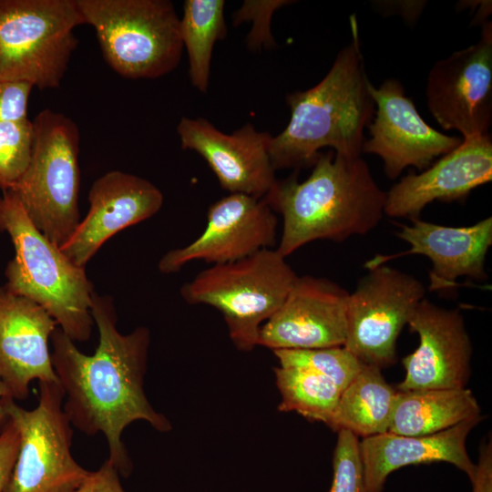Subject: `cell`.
<instances>
[{
	"label": "cell",
	"instance_id": "cell-1",
	"mask_svg": "<svg viewBox=\"0 0 492 492\" xmlns=\"http://www.w3.org/2000/svg\"><path fill=\"white\" fill-rule=\"evenodd\" d=\"M90 310L99 333L95 353L83 354L57 326L50 338L53 368L71 425L87 436L101 433L108 446V459L126 477L132 462L122 441L125 428L144 420L155 430L168 432L171 424L153 408L144 390L149 329L139 326L120 333L110 296L94 292Z\"/></svg>",
	"mask_w": 492,
	"mask_h": 492
},
{
	"label": "cell",
	"instance_id": "cell-2",
	"mask_svg": "<svg viewBox=\"0 0 492 492\" xmlns=\"http://www.w3.org/2000/svg\"><path fill=\"white\" fill-rule=\"evenodd\" d=\"M385 195L361 156L320 153L305 180H277L263 197L282 217L275 249L286 258L314 241L364 235L379 224Z\"/></svg>",
	"mask_w": 492,
	"mask_h": 492
},
{
	"label": "cell",
	"instance_id": "cell-3",
	"mask_svg": "<svg viewBox=\"0 0 492 492\" xmlns=\"http://www.w3.org/2000/svg\"><path fill=\"white\" fill-rule=\"evenodd\" d=\"M350 23L351 42L337 54L325 77L307 90L287 95L290 120L269 145L275 170L313 165L320 149L327 147L341 155L361 156L364 130L373 120L375 105L354 15Z\"/></svg>",
	"mask_w": 492,
	"mask_h": 492
},
{
	"label": "cell",
	"instance_id": "cell-4",
	"mask_svg": "<svg viewBox=\"0 0 492 492\" xmlns=\"http://www.w3.org/2000/svg\"><path fill=\"white\" fill-rule=\"evenodd\" d=\"M1 192L0 231L10 236L15 248L5 285L45 308L74 342H87L95 324L90 310L95 290L85 269L33 224L13 191Z\"/></svg>",
	"mask_w": 492,
	"mask_h": 492
},
{
	"label": "cell",
	"instance_id": "cell-5",
	"mask_svg": "<svg viewBox=\"0 0 492 492\" xmlns=\"http://www.w3.org/2000/svg\"><path fill=\"white\" fill-rule=\"evenodd\" d=\"M276 249L211 265L180 288L189 304L217 309L241 351L258 345L261 325L280 308L298 275Z\"/></svg>",
	"mask_w": 492,
	"mask_h": 492
},
{
	"label": "cell",
	"instance_id": "cell-6",
	"mask_svg": "<svg viewBox=\"0 0 492 492\" xmlns=\"http://www.w3.org/2000/svg\"><path fill=\"white\" fill-rule=\"evenodd\" d=\"M85 24L94 27L104 56L118 75L158 78L180 62L183 44L175 6L169 0H77Z\"/></svg>",
	"mask_w": 492,
	"mask_h": 492
},
{
	"label": "cell",
	"instance_id": "cell-7",
	"mask_svg": "<svg viewBox=\"0 0 492 492\" xmlns=\"http://www.w3.org/2000/svg\"><path fill=\"white\" fill-rule=\"evenodd\" d=\"M29 165L13 190L33 224L55 245L63 246L80 222L79 131L66 115L49 108L32 121Z\"/></svg>",
	"mask_w": 492,
	"mask_h": 492
},
{
	"label": "cell",
	"instance_id": "cell-8",
	"mask_svg": "<svg viewBox=\"0 0 492 492\" xmlns=\"http://www.w3.org/2000/svg\"><path fill=\"white\" fill-rule=\"evenodd\" d=\"M83 24L77 0H0V82L57 87Z\"/></svg>",
	"mask_w": 492,
	"mask_h": 492
},
{
	"label": "cell",
	"instance_id": "cell-9",
	"mask_svg": "<svg viewBox=\"0 0 492 492\" xmlns=\"http://www.w3.org/2000/svg\"><path fill=\"white\" fill-rule=\"evenodd\" d=\"M38 383L34 409H24L13 398L5 403L19 432L20 446L4 492H74L90 471L72 455V425L63 408L65 394L59 383Z\"/></svg>",
	"mask_w": 492,
	"mask_h": 492
},
{
	"label": "cell",
	"instance_id": "cell-10",
	"mask_svg": "<svg viewBox=\"0 0 492 492\" xmlns=\"http://www.w3.org/2000/svg\"><path fill=\"white\" fill-rule=\"evenodd\" d=\"M349 293L343 346L364 364L386 367L396 362V341L425 288L411 274L382 264L370 269Z\"/></svg>",
	"mask_w": 492,
	"mask_h": 492
},
{
	"label": "cell",
	"instance_id": "cell-11",
	"mask_svg": "<svg viewBox=\"0 0 492 492\" xmlns=\"http://www.w3.org/2000/svg\"><path fill=\"white\" fill-rule=\"evenodd\" d=\"M481 26L476 44L436 62L427 77L428 110L463 138L488 134L492 123V23Z\"/></svg>",
	"mask_w": 492,
	"mask_h": 492
},
{
	"label": "cell",
	"instance_id": "cell-12",
	"mask_svg": "<svg viewBox=\"0 0 492 492\" xmlns=\"http://www.w3.org/2000/svg\"><path fill=\"white\" fill-rule=\"evenodd\" d=\"M277 227L278 218L263 198L230 193L209 207L201 234L166 252L158 268L169 274L191 261L223 264L264 249H275Z\"/></svg>",
	"mask_w": 492,
	"mask_h": 492
},
{
	"label": "cell",
	"instance_id": "cell-13",
	"mask_svg": "<svg viewBox=\"0 0 492 492\" xmlns=\"http://www.w3.org/2000/svg\"><path fill=\"white\" fill-rule=\"evenodd\" d=\"M369 88L375 112L362 152L380 157L389 179H396L410 166L420 171L427 169L463 141L462 137L446 135L429 126L398 80L386 79L379 87L371 83Z\"/></svg>",
	"mask_w": 492,
	"mask_h": 492
},
{
	"label": "cell",
	"instance_id": "cell-14",
	"mask_svg": "<svg viewBox=\"0 0 492 492\" xmlns=\"http://www.w3.org/2000/svg\"><path fill=\"white\" fill-rule=\"evenodd\" d=\"M349 292L325 278L298 276L261 327L258 345L272 351L343 346Z\"/></svg>",
	"mask_w": 492,
	"mask_h": 492
},
{
	"label": "cell",
	"instance_id": "cell-15",
	"mask_svg": "<svg viewBox=\"0 0 492 492\" xmlns=\"http://www.w3.org/2000/svg\"><path fill=\"white\" fill-rule=\"evenodd\" d=\"M182 149L197 152L230 193L263 198L276 183L269 145L272 135L247 123L231 134L203 118H182L177 127Z\"/></svg>",
	"mask_w": 492,
	"mask_h": 492
},
{
	"label": "cell",
	"instance_id": "cell-16",
	"mask_svg": "<svg viewBox=\"0 0 492 492\" xmlns=\"http://www.w3.org/2000/svg\"><path fill=\"white\" fill-rule=\"evenodd\" d=\"M408 326L419 345L402 359L405 376L397 391L466 387L472 344L461 313L424 298Z\"/></svg>",
	"mask_w": 492,
	"mask_h": 492
},
{
	"label": "cell",
	"instance_id": "cell-17",
	"mask_svg": "<svg viewBox=\"0 0 492 492\" xmlns=\"http://www.w3.org/2000/svg\"><path fill=\"white\" fill-rule=\"evenodd\" d=\"M492 179V138H463L461 144L419 173L411 172L385 195L384 214L395 218H419L434 201L463 200L476 188Z\"/></svg>",
	"mask_w": 492,
	"mask_h": 492
},
{
	"label": "cell",
	"instance_id": "cell-18",
	"mask_svg": "<svg viewBox=\"0 0 492 492\" xmlns=\"http://www.w3.org/2000/svg\"><path fill=\"white\" fill-rule=\"evenodd\" d=\"M88 201L86 218L60 247L81 268L114 234L155 215L164 198L160 190L148 179L112 170L93 182Z\"/></svg>",
	"mask_w": 492,
	"mask_h": 492
},
{
	"label": "cell",
	"instance_id": "cell-19",
	"mask_svg": "<svg viewBox=\"0 0 492 492\" xmlns=\"http://www.w3.org/2000/svg\"><path fill=\"white\" fill-rule=\"evenodd\" d=\"M57 326L41 305L0 286V375L14 400L26 399L34 380L58 382L48 345Z\"/></svg>",
	"mask_w": 492,
	"mask_h": 492
},
{
	"label": "cell",
	"instance_id": "cell-20",
	"mask_svg": "<svg viewBox=\"0 0 492 492\" xmlns=\"http://www.w3.org/2000/svg\"><path fill=\"white\" fill-rule=\"evenodd\" d=\"M411 225L399 224L396 235L410 245L402 253L377 255L364 266L370 269L404 255L420 254L430 259L429 290L446 291L457 286L456 279L487 278L486 257L492 245V217L464 227H449L411 219Z\"/></svg>",
	"mask_w": 492,
	"mask_h": 492
},
{
	"label": "cell",
	"instance_id": "cell-21",
	"mask_svg": "<svg viewBox=\"0 0 492 492\" xmlns=\"http://www.w3.org/2000/svg\"><path fill=\"white\" fill-rule=\"evenodd\" d=\"M482 415L465 420L438 433L399 436L384 433L360 441L365 492H383L388 476L406 466L432 462L454 465L473 480L477 466L466 450L470 431Z\"/></svg>",
	"mask_w": 492,
	"mask_h": 492
},
{
	"label": "cell",
	"instance_id": "cell-22",
	"mask_svg": "<svg viewBox=\"0 0 492 492\" xmlns=\"http://www.w3.org/2000/svg\"><path fill=\"white\" fill-rule=\"evenodd\" d=\"M479 415L477 398L466 387L397 391L387 432L431 435Z\"/></svg>",
	"mask_w": 492,
	"mask_h": 492
},
{
	"label": "cell",
	"instance_id": "cell-23",
	"mask_svg": "<svg viewBox=\"0 0 492 492\" xmlns=\"http://www.w3.org/2000/svg\"><path fill=\"white\" fill-rule=\"evenodd\" d=\"M397 390L384 378L381 368L363 364L342 391L331 428L350 431L363 438L386 433Z\"/></svg>",
	"mask_w": 492,
	"mask_h": 492
},
{
	"label": "cell",
	"instance_id": "cell-24",
	"mask_svg": "<svg viewBox=\"0 0 492 492\" xmlns=\"http://www.w3.org/2000/svg\"><path fill=\"white\" fill-rule=\"evenodd\" d=\"M223 0H186L179 28L189 56V75L193 87L206 92L214 45L225 38L227 26Z\"/></svg>",
	"mask_w": 492,
	"mask_h": 492
},
{
	"label": "cell",
	"instance_id": "cell-25",
	"mask_svg": "<svg viewBox=\"0 0 492 492\" xmlns=\"http://www.w3.org/2000/svg\"><path fill=\"white\" fill-rule=\"evenodd\" d=\"M274 374L281 395L280 411H294L308 420L331 426L342 393L332 380L300 368L279 366Z\"/></svg>",
	"mask_w": 492,
	"mask_h": 492
},
{
	"label": "cell",
	"instance_id": "cell-26",
	"mask_svg": "<svg viewBox=\"0 0 492 492\" xmlns=\"http://www.w3.org/2000/svg\"><path fill=\"white\" fill-rule=\"evenodd\" d=\"M281 367L305 369L332 380L342 391L363 365L344 346L274 350Z\"/></svg>",
	"mask_w": 492,
	"mask_h": 492
},
{
	"label": "cell",
	"instance_id": "cell-27",
	"mask_svg": "<svg viewBox=\"0 0 492 492\" xmlns=\"http://www.w3.org/2000/svg\"><path fill=\"white\" fill-rule=\"evenodd\" d=\"M33 123L28 118L0 122V190H13L26 172L32 154Z\"/></svg>",
	"mask_w": 492,
	"mask_h": 492
},
{
	"label": "cell",
	"instance_id": "cell-28",
	"mask_svg": "<svg viewBox=\"0 0 492 492\" xmlns=\"http://www.w3.org/2000/svg\"><path fill=\"white\" fill-rule=\"evenodd\" d=\"M337 432L329 492H365L360 441L350 431Z\"/></svg>",
	"mask_w": 492,
	"mask_h": 492
},
{
	"label": "cell",
	"instance_id": "cell-29",
	"mask_svg": "<svg viewBox=\"0 0 492 492\" xmlns=\"http://www.w3.org/2000/svg\"><path fill=\"white\" fill-rule=\"evenodd\" d=\"M292 1H245L240 10L235 13V24L244 20L253 21L252 28L248 36V46L252 49L261 48L262 46H273L274 40L270 31V20L277 8L291 4Z\"/></svg>",
	"mask_w": 492,
	"mask_h": 492
},
{
	"label": "cell",
	"instance_id": "cell-30",
	"mask_svg": "<svg viewBox=\"0 0 492 492\" xmlns=\"http://www.w3.org/2000/svg\"><path fill=\"white\" fill-rule=\"evenodd\" d=\"M33 86L23 81L0 82V122L27 119V103Z\"/></svg>",
	"mask_w": 492,
	"mask_h": 492
},
{
	"label": "cell",
	"instance_id": "cell-31",
	"mask_svg": "<svg viewBox=\"0 0 492 492\" xmlns=\"http://www.w3.org/2000/svg\"><path fill=\"white\" fill-rule=\"evenodd\" d=\"M20 446L19 432L11 419L0 432V492L10 480Z\"/></svg>",
	"mask_w": 492,
	"mask_h": 492
},
{
	"label": "cell",
	"instance_id": "cell-32",
	"mask_svg": "<svg viewBox=\"0 0 492 492\" xmlns=\"http://www.w3.org/2000/svg\"><path fill=\"white\" fill-rule=\"evenodd\" d=\"M74 492H125L119 481L117 467L107 459L96 471L88 476Z\"/></svg>",
	"mask_w": 492,
	"mask_h": 492
},
{
	"label": "cell",
	"instance_id": "cell-33",
	"mask_svg": "<svg viewBox=\"0 0 492 492\" xmlns=\"http://www.w3.org/2000/svg\"><path fill=\"white\" fill-rule=\"evenodd\" d=\"M476 474L471 481L473 487L472 492H492L491 441L482 445L478 462L476 464Z\"/></svg>",
	"mask_w": 492,
	"mask_h": 492
},
{
	"label": "cell",
	"instance_id": "cell-34",
	"mask_svg": "<svg viewBox=\"0 0 492 492\" xmlns=\"http://www.w3.org/2000/svg\"><path fill=\"white\" fill-rule=\"evenodd\" d=\"M7 398L12 397L10 396L9 391L0 375V432L9 419L5 407V403Z\"/></svg>",
	"mask_w": 492,
	"mask_h": 492
}]
</instances>
